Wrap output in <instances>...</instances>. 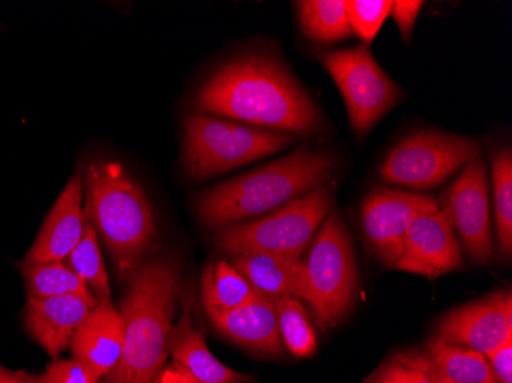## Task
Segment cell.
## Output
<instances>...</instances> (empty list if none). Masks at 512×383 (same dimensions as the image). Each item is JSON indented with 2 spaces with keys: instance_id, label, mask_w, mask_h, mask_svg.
I'll return each instance as SVG.
<instances>
[{
  "instance_id": "obj_7",
  "label": "cell",
  "mask_w": 512,
  "mask_h": 383,
  "mask_svg": "<svg viewBox=\"0 0 512 383\" xmlns=\"http://www.w3.org/2000/svg\"><path fill=\"white\" fill-rule=\"evenodd\" d=\"M309 304L319 327H333L348 315L358 292L352 239L339 212L329 213L304 261Z\"/></svg>"
},
{
  "instance_id": "obj_16",
  "label": "cell",
  "mask_w": 512,
  "mask_h": 383,
  "mask_svg": "<svg viewBox=\"0 0 512 383\" xmlns=\"http://www.w3.org/2000/svg\"><path fill=\"white\" fill-rule=\"evenodd\" d=\"M209 318L221 334L249 350L267 356L284 353L276 321V296L258 292L247 304Z\"/></svg>"
},
{
  "instance_id": "obj_27",
  "label": "cell",
  "mask_w": 512,
  "mask_h": 383,
  "mask_svg": "<svg viewBox=\"0 0 512 383\" xmlns=\"http://www.w3.org/2000/svg\"><path fill=\"white\" fill-rule=\"evenodd\" d=\"M391 0H347L348 22L353 33L370 45L378 36L385 19L390 16Z\"/></svg>"
},
{
  "instance_id": "obj_6",
  "label": "cell",
  "mask_w": 512,
  "mask_h": 383,
  "mask_svg": "<svg viewBox=\"0 0 512 383\" xmlns=\"http://www.w3.org/2000/svg\"><path fill=\"white\" fill-rule=\"evenodd\" d=\"M333 203L335 186L327 183L261 220L221 227L215 233V244L230 256L256 252L301 256Z\"/></svg>"
},
{
  "instance_id": "obj_30",
  "label": "cell",
  "mask_w": 512,
  "mask_h": 383,
  "mask_svg": "<svg viewBox=\"0 0 512 383\" xmlns=\"http://www.w3.org/2000/svg\"><path fill=\"white\" fill-rule=\"evenodd\" d=\"M497 383H512V339L485 354Z\"/></svg>"
},
{
  "instance_id": "obj_24",
  "label": "cell",
  "mask_w": 512,
  "mask_h": 383,
  "mask_svg": "<svg viewBox=\"0 0 512 383\" xmlns=\"http://www.w3.org/2000/svg\"><path fill=\"white\" fill-rule=\"evenodd\" d=\"M65 264L85 282L99 305L112 304L111 285H109L108 272L103 262L99 238L88 221H86L85 232L80 243L73 252L69 253Z\"/></svg>"
},
{
  "instance_id": "obj_21",
  "label": "cell",
  "mask_w": 512,
  "mask_h": 383,
  "mask_svg": "<svg viewBox=\"0 0 512 383\" xmlns=\"http://www.w3.org/2000/svg\"><path fill=\"white\" fill-rule=\"evenodd\" d=\"M424 354L451 383H497L485 354L479 351L433 336L425 345Z\"/></svg>"
},
{
  "instance_id": "obj_17",
  "label": "cell",
  "mask_w": 512,
  "mask_h": 383,
  "mask_svg": "<svg viewBox=\"0 0 512 383\" xmlns=\"http://www.w3.org/2000/svg\"><path fill=\"white\" fill-rule=\"evenodd\" d=\"M125 338V322L119 308L97 305L71 339V354L99 379H105L119 362Z\"/></svg>"
},
{
  "instance_id": "obj_14",
  "label": "cell",
  "mask_w": 512,
  "mask_h": 383,
  "mask_svg": "<svg viewBox=\"0 0 512 383\" xmlns=\"http://www.w3.org/2000/svg\"><path fill=\"white\" fill-rule=\"evenodd\" d=\"M85 181L80 174L73 175L66 184L53 209L48 213L36 241L22 262L46 264L65 262L76 249L85 232L86 218L83 210Z\"/></svg>"
},
{
  "instance_id": "obj_19",
  "label": "cell",
  "mask_w": 512,
  "mask_h": 383,
  "mask_svg": "<svg viewBox=\"0 0 512 383\" xmlns=\"http://www.w3.org/2000/svg\"><path fill=\"white\" fill-rule=\"evenodd\" d=\"M230 264L252 284L253 289L270 296H292L309 301L306 269L301 256L278 253H243Z\"/></svg>"
},
{
  "instance_id": "obj_13",
  "label": "cell",
  "mask_w": 512,
  "mask_h": 383,
  "mask_svg": "<svg viewBox=\"0 0 512 383\" xmlns=\"http://www.w3.org/2000/svg\"><path fill=\"white\" fill-rule=\"evenodd\" d=\"M440 338L486 354L512 339L511 292H497L462 305L440 319Z\"/></svg>"
},
{
  "instance_id": "obj_4",
  "label": "cell",
  "mask_w": 512,
  "mask_h": 383,
  "mask_svg": "<svg viewBox=\"0 0 512 383\" xmlns=\"http://www.w3.org/2000/svg\"><path fill=\"white\" fill-rule=\"evenodd\" d=\"M83 181L86 221L102 238L119 275L129 279L157 233L145 190L115 161L86 167Z\"/></svg>"
},
{
  "instance_id": "obj_2",
  "label": "cell",
  "mask_w": 512,
  "mask_h": 383,
  "mask_svg": "<svg viewBox=\"0 0 512 383\" xmlns=\"http://www.w3.org/2000/svg\"><path fill=\"white\" fill-rule=\"evenodd\" d=\"M180 276L172 256L143 261L129 276L119 308L125 322L122 356L103 383H154L165 368Z\"/></svg>"
},
{
  "instance_id": "obj_23",
  "label": "cell",
  "mask_w": 512,
  "mask_h": 383,
  "mask_svg": "<svg viewBox=\"0 0 512 383\" xmlns=\"http://www.w3.org/2000/svg\"><path fill=\"white\" fill-rule=\"evenodd\" d=\"M295 5L302 31L312 42L329 45L352 36L345 0H304Z\"/></svg>"
},
{
  "instance_id": "obj_8",
  "label": "cell",
  "mask_w": 512,
  "mask_h": 383,
  "mask_svg": "<svg viewBox=\"0 0 512 383\" xmlns=\"http://www.w3.org/2000/svg\"><path fill=\"white\" fill-rule=\"evenodd\" d=\"M480 152L482 145L474 138L416 131L388 154L379 177L385 183L410 189H433L477 160Z\"/></svg>"
},
{
  "instance_id": "obj_20",
  "label": "cell",
  "mask_w": 512,
  "mask_h": 383,
  "mask_svg": "<svg viewBox=\"0 0 512 383\" xmlns=\"http://www.w3.org/2000/svg\"><path fill=\"white\" fill-rule=\"evenodd\" d=\"M256 295L258 290L224 259L206 266L201 276V298L207 316L235 310Z\"/></svg>"
},
{
  "instance_id": "obj_33",
  "label": "cell",
  "mask_w": 512,
  "mask_h": 383,
  "mask_svg": "<svg viewBox=\"0 0 512 383\" xmlns=\"http://www.w3.org/2000/svg\"><path fill=\"white\" fill-rule=\"evenodd\" d=\"M414 359H416L417 364L421 365L428 374H430L431 379L434 380V383H451L450 380L445 379L439 371L436 370L433 364L428 361V357L422 353H413Z\"/></svg>"
},
{
  "instance_id": "obj_29",
  "label": "cell",
  "mask_w": 512,
  "mask_h": 383,
  "mask_svg": "<svg viewBox=\"0 0 512 383\" xmlns=\"http://www.w3.org/2000/svg\"><path fill=\"white\" fill-rule=\"evenodd\" d=\"M422 7H424V2L421 0H396L391 5L390 14L393 16L394 22L398 23L402 39L407 43L410 42L417 16L421 13Z\"/></svg>"
},
{
  "instance_id": "obj_25",
  "label": "cell",
  "mask_w": 512,
  "mask_h": 383,
  "mask_svg": "<svg viewBox=\"0 0 512 383\" xmlns=\"http://www.w3.org/2000/svg\"><path fill=\"white\" fill-rule=\"evenodd\" d=\"M276 321H278L279 338L293 356L309 357L315 353L318 347L315 330L306 307L299 299L292 296H278Z\"/></svg>"
},
{
  "instance_id": "obj_26",
  "label": "cell",
  "mask_w": 512,
  "mask_h": 383,
  "mask_svg": "<svg viewBox=\"0 0 512 383\" xmlns=\"http://www.w3.org/2000/svg\"><path fill=\"white\" fill-rule=\"evenodd\" d=\"M494 210H496L497 243L502 256L512 253V154L502 149L493 157Z\"/></svg>"
},
{
  "instance_id": "obj_28",
  "label": "cell",
  "mask_w": 512,
  "mask_h": 383,
  "mask_svg": "<svg viewBox=\"0 0 512 383\" xmlns=\"http://www.w3.org/2000/svg\"><path fill=\"white\" fill-rule=\"evenodd\" d=\"M31 383H100L99 377L76 359L54 361L39 376L27 374Z\"/></svg>"
},
{
  "instance_id": "obj_12",
  "label": "cell",
  "mask_w": 512,
  "mask_h": 383,
  "mask_svg": "<svg viewBox=\"0 0 512 383\" xmlns=\"http://www.w3.org/2000/svg\"><path fill=\"white\" fill-rule=\"evenodd\" d=\"M463 266L462 246L444 209L422 212L411 221L404 252L393 269L437 278Z\"/></svg>"
},
{
  "instance_id": "obj_35",
  "label": "cell",
  "mask_w": 512,
  "mask_h": 383,
  "mask_svg": "<svg viewBox=\"0 0 512 383\" xmlns=\"http://www.w3.org/2000/svg\"><path fill=\"white\" fill-rule=\"evenodd\" d=\"M371 383H404L402 382L401 377L398 376L396 370H394V364L388 365L384 371H382V376H379L375 382Z\"/></svg>"
},
{
  "instance_id": "obj_5",
  "label": "cell",
  "mask_w": 512,
  "mask_h": 383,
  "mask_svg": "<svg viewBox=\"0 0 512 383\" xmlns=\"http://www.w3.org/2000/svg\"><path fill=\"white\" fill-rule=\"evenodd\" d=\"M295 135L227 122L207 114L184 120L183 163L191 177H215L289 148Z\"/></svg>"
},
{
  "instance_id": "obj_18",
  "label": "cell",
  "mask_w": 512,
  "mask_h": 383,
  "mask_svg": "<svg viewBox=\"0 0 512 383\" xmlns=\"http://www.w3.org/2000/svg\"><path fill=\"white\" fill-rule=\"evenodd\" d=\"M169 356L186 368L201 383H255L249 374L240 373L221 364L207 347L203 333L194 325L191 305H184L177 324L168 338Z\"/></svg>"
},
{
  "instance_id": "obj_31",
  "label": "cell",
  "mask_w": 512,
  "mask_h": 383,
  "mask_svg": "<svg viewBox=\"0 0 512 383\" xmlns=\"http://www.w3.org/2000/svg\"><path fill=\"white\" fill-rule=\"evenodd\" d=\"M393 364L394 370L404 383H434L430 374L417 364L413 353L399 354Z\"/></svg>"
},
{
  "instance_id": "obj_10",
  "label": "cell",
  "mask_w": 512,
  "mask_h": 383,
  "mask_svg": "<svg viewBox=\"0 0 512 383\" xmlns=\"http://www.w3.org/2000/svg\"><path fill=\"white\" fill-rule=\"evenodd\" d=\"M454 232L473 261L486 264L493 258L490 183L480 158L465 166L442 201Z\"/></svg>"
},
{
  "instance_id": "obj_34",
  "label": "cell",
  "mask_w": 512,
  "mask_h": 383,
  "mask_svg": "<svg viewBox=\"0 0 512 383\" xmlns=\"http://www.w3.org/2000/svg\"><path fill=\"white\" fill-rule=\"evenodd\" d=\"M0 383H31L27 373H14L0 365Z\"/></svg>"
},
{
  "instance_id": "obj_3",
  "label": "cell",
  "mask_w": 512,
  "mask_h": 383,
  "mask_svg": "<svg viewBox=\"0 0 512 383\" xmlns=\"http://www.w3.org/2000/svg\"><path fill=\"white\" fill-rule=\"evenodd\" d=\"M335 158L302 145L289 157L218 184L198 198V220L212 229L234 226L286 206L332 178Z\"/></svg>"
},
{
  "instance_id": "obj_1",
  "label": "cell",
  "mask_w": 512,
  "mask_h": 383,
  "mask_svg": "<svg viewBox=\"0 0 512 383\" xmlns=\"http://www.w3.org/2000/svg\"><path fill=\"white\" fill-rule=\"evenodd\" d=\"M194 106L269 131L313 135L322 129L309 95L267 56L241 57L217 69L198 89Z\"/></svg>"
},
{
  "instance_id": "obj_9",
  "label": "cell",
  "mask_w": 512,
  "mask_h": 383,
  "mask_svg": "<svg viewBox=\"0 0 512 383\" xmlns=\"http://www.w3.org/2000/svg\"><path fill=\"white\" fill-rule=\"evenodd\" d=\"M319 60L341 91L350 123L359 137L367 134L401 100V89L365 46L330 51L319 56Z\"/></svg>"
},
{
  "instance_id": "obj_32",
  "label": "cell",
  "mask_w": 512,
  "mask_h": 383,
  "mask_svg": "<svg viewBox=\"0 0 512 383\" xmlns=\"http://www.w3.org/2000/svg\"><path fill=\"white\" fill-rule=\"evenodd\" d=\"M154 383H201L197 377L192 376L186 368L181 367L177 362L165 365V368L158 373Z\"/></svg>"
},
{
  "instance_id": "obj_11",
  "label": "cell",
  "mask_w": 512,
  "mask_h": 383,
  "mask_svg": "<svg viewBox=\"0 0 512 383\" xmlns=\"http://www.w3.org/2000/svg\"><path fill=\"white\" fill-rule=\"evenodd\" d=\"M433 197L404 190L376 189L362 206V227L371 249L387 267L396 266L404 252L411 221L422 212L439 210Z\"/></svg>"
},
{
  "instance_id": "obj_15",
  "label": "cell",
  "mask_w": 512,
  "mask_h": 383,
  "mask_svg": "<svg viewBox=\"0 0 512 383\" xmlns=\"http://www.w3.org/2000/svg\"><path fill=\"white\" fill-rule=\"evenodd\" d=\"M94 307L79 296L28 298L25 325L40 347L57 359L85 324Z\"/></svg>"
},
{
  "instance_id": "obj_22",
  "label": "cell",
  "mask_w": 512,
  "mask_h": 383,
  "mask_svg": "<svg viewBox=\"0 0 512 383\" xmlns=\"http://www.w3.org/2000/svg\"><path fill=\"white\" fill-rule=\"evenodd\" d=\"M20 272L30 298L79 296L91 307L96 308L99 305L85 282L69 269L65 262H46V264L20 262Z\"/></svg>"
}]
</instances>
